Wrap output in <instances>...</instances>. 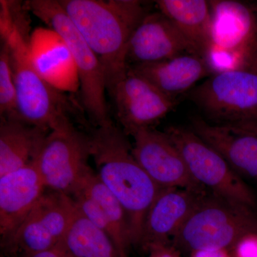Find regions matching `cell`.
<instances>
[{
	"label": "cell",
	"mask_w": 257,
	"mask_h": 257,
	"mask_svg": "<svg viewBox=\"0 0 257 257\" xmlns=\"http://www.w3.org/2000/svg\"><path fill=\"white\" fill-rule=\"evenodd\" d=\"M100 62L106 92L124 78L128 69V43L148 13L139 0H59Z\"/></svg>",
	"instance_id": "1"
},
{
	"label": "cell",
	"mask_w": 257,
	"mask_h": 257,
	"mask_svg": "<svg viewBox=\"0 0 257 257\" xmlns=\"http://www.w3.org/2000/svg\"><path fill=\"white\" fill-rule=\"evenodd\" d=\"M96 174L121 203L127 217L133 246H140L147 211L161 187L134 157L126 134L111 121L89 134Z\"/></svg>",
	"instance_id": "2"
},
{
	"label": "cell",
	"mask_w": 257,
	"mask_h": 257,
	"mask_svg": "<svg viewBox=\"0 0 257 257\" xmlns=\"http://www.w3.org/2000/svg\"><path fill=\"white\" fill-rule=\"evenodd\" d=\"M0 3V34L9 50L19 119L52 131L69 119L67 114L70 105L67 96L47 84L32 63L24 5L5 0Z\"/></svg>",
	"instance_id": "3"
},
{
	"label": "cell",
	"mask_w": 257,
	"mask_h": 257,
	"mask_svg": "<svg viewBox=\"0 0 257 257\" xmlns=\"http://www.w3.org/2000/svg\"><path fill=\"white\" fill-rule=\"evenodd\" d=\"M251 235H257L256 210L211 192L201 197L172 240L192 253L226 251Z\"/></svg>",
	"instance_id": "4"
},
{
	"label": "cell",
	"mask_w": 257,
	"mask_h": 257,
	"mask_svg": "<svg viewBox=\"0 0 257 257\" xmlns=\"http://www.w3.org/2000/svg\"><path fill=\"white\" fill-rule=\"evenodd\" d=\"M211 30L204 59L211 74L257 69V13L234 0H211Z\"/></svg>",
	"instance_id": "5"
},
{
	"label": "cell",
	"mask_w": 257,
	"mask_h": 257,
	"mask_svg": "<svg viewBox=\"0 0 257 257\" xmlns=\"http://www.w3.org/2000/svg\"><path fill=\"white\" fill-rule=\"evenodd\" d=\"M24 7L64 39L78 69L83 107L96 126L110 123L104 72L97 57L71 21L59 0H29Z\"/></svg>",
	"instance_id": "6"
},
{
	"label": "cell",
	"mask_w": 257,
	"mask_h": 257,
	"mask_svg": "<svg viewBox=\"0 0 257 257\" xmlns=\"http://www.w3.org/2000/svg\"><path fill=\"white\" fill-rule=\"evenodd\" d=\"M165 133L178 149L198 183L213 194L256 210L254 193L224 159L192 130L170 126Z\"/></svg>",
	"instance_id": "7"
},
{
	"label": "cell",
	"mask_w": 257,
	"mask_h": 257,
	"mask_svg": "<svg viewBox=\"0 0 257 257\" xmlns=\"http://www.w3.org/2000/svg\"><path fill=\"white\" fill-rule=\"evenodd\" d=\"M190 96L214 124L256 122L257 69L212 74Z\"/></svg>",
	"instance_id": "8"
},
{
	"label": "cell",
	"mask_w": 257,
	"mask_h": 257,
	"mask_svg": "<svg viewBox=\"0 0 257 257\" xmlns=\"http://www.w3.org/2000/svg\"><path fill=\"white\" fill-rule=\"evenodd\" d=\"M90 157L89 135L69 119L47 135L35 163L47 189L71 197L92 170Z\"/></svg>",
	"instance_id": "9"
},
{
	"label": "cell",
	"mask_w": 257,
	"mask_h": 257,
	"mask_svg": "<svg viewBox=\"0 0 257 257\" xmlns=\"http://www.w3.org/2000/svg\"><path fill=\"white\" fill-rule=\"evenodd\" d=\"M77 209L70 196L45 191L13 236L2 245L16 257L55 247L67 234Z\"/></svg>",
	"instance_id": "10"
},
{
	"label": "cell",
	"mask_w": 257,
	"mask_h": 257,
	"mask_svg": "<svg viewBox=\"0 0 257 257\" xmlns=\"http://www.w3.org/2000/svg\"><path fill=\"white\" fill-rule=\"evenodd\" d=\"M109 94L114 99L121 130L130 136L140 130L154 128L176 105L175 99L161 92L130 66L124 78Z\"/></svg>",
	"instance_id": "11"
},
{
	"label": "cell",
	"mask_w": 257,
	"mask_h": 257,
	"mask_svg": "<svg viewBox=\"0 0 257 257\" xmlns=\"http://www.w3.org/2000/svg\"><path fill=\"white\" fill-rule=\"evenodd\" d=\"M132 137L135 140L134 157L159 187L206 192V189L193 178L178 149L165 132L147 128Z\"/></svg>",
	"instance_id": "12"
},
{
	"label": "cell",
	"mask_w": 257,
	"mask_h": 257,
	"mask_svg": "<svg viewBox=\"0 0 257 257\" xmlns=\"http://www.w3.org/2000/svg\"><path fill=\"white\" fill-rule=\"evenodd\" d=\"M32 63L39 75L62 92L80 89L78 69L64 39L49 28H37L29 40Z\"/></svg>",
	"instance_id": "13"
},
{
	"label": "cell",
	"mask_w": 257,
	"mask_h": 257,
	"mask_svg": "<svg viewBox=\"0 0 257 257\" xmlns=\"http://www.w3.org/2000/svg\"><path fill=\"white\" fill-rule=\"evenodd\" d=\"M46 189L35 161L0 177L2 243L13 236Z\"/></svg>",
	"instance_id": "14"
},
{
	"label": "cell",
	"mask_w": 257,
	"mask_h": 257,
	"mask_svg": "<svg viewBox=\"0 0 257 257\" xmlns=\"http://www.w3.org/2000/svg\"><path fill=\"white\" fill-rule=\"evenodd\" d=\"M185 54L194 52L174 23L159 11L148 13L134 31L128 43L127 63H154Z\"/></svg>",
	"instance_id": "15"
},
{
	"label": "cell",
	"mask_w": 257,
	"mask_h": 257,
	"mask_svg": "<svg viewBox=\"0 0 257 257\" xmlns=\"http://www.w3.org/2000/svg\"><path fill=\"white\" fill-rule=\"evenodd\" d=\"M206 192L169 187L162 188L147 211L140 246L170 243Z\"/></svg>",
	"instance_id": "16"
},
{
	"label": "cell",
	"mask_w": 257,
	"mask_h": 257,
	"mask_svg": "<svg viewBox=\"0 0 257 257\" xmlns=\"http://www.w3.org/2000/svg\"><path fill=\"white\" fill-rule=\"evenodd\" d=\"M192 130L221 155L241 178L257 180V135L231 125L192 121Z\"/></svg>",
	"instance_id": "17"
},
{
	"label": "cell",
	"mask_w": 257,
	"mask_h": 257,
	"mask_svg": "<svg viewBox=\"0 0 257 257\" xmlns=\"http://www.w3.org/2000/svg\"><path fill=\"white\" fill-rule=\"evenodd\" d=\"M130 67L175 100L177 96L187 92L201 79L212 75L205 60L194 54Z\"/></svg>",
	"instance_id": "18"
},
{
	"label": "cell",
	"mask_w": 257,
	"mask_h": 257,
	"mask_svg": "<svg viewBox=\"0 0 257 257\" xmlns=\"http://www.w3.org/2000/svg\"><path fill=\"white\" fill-rule=\"evenodd\" d=\"M77 192H82L94 202L96 226L109 235L121 253L128 257V249L133 246L130 227L124 208L117 198L106 188L93 170L88 172L74 194Z\"/></svg>",
	"instance_id": "19"
},
{
	"label": "cell",
	"mask_w": 257,
	"mask_h": 257,
	"mask_svg": "<svg viewBox=\"0 0 257 257\" xmlns=\"http://www.w3.org/2000/svg\"><path fill=\"white\" fill-rule=\"evenodd\" d=\"M49 133L19 120L1 118L0 177L32 163Z\"/></svg>",
	"instance_id": "20"
},
{
	"label": "cell",
	"mask_w": 257,
	"mask_h": 257,
	"mask_svg": "<svg viewBox=\"0 0 257 257\" xmlns=\"http://www.w3.org/2000/svg\"><path fill=\"white\" fill-rule=\"evenodd\" d=\"M159 11L178 29L195 55L204 58L211 30V8L206 0H158Z\"/></svg>",
	"instance_id": "21"
},
{
	"label": "cell",
	"mask_w": 257,
	"mask_h": 257,
	"mask_svg": "<svg viewBox=\"0 0 257 257\" xmlns=\"http://www.w3.org/2000/svg\"><path fill=\"white\" fill-rule=\"evenodd\" d=\"M60 244L72 257H125L110 236L83 215L78 208Z\"/></svg>",
	"instance_id": "22"
},
{
	"label": "cell",
	"mask_w": 257,
	"mask_h": 257,
	"mask_svg": "<svg viewBox=\"0 0 257 257\" xmlns=\"http://www.w3.org/2000/svg\"><path fill=\"white\" fill-rule=\"evenodd\" d=\"M0 114L1 118L20 121L9 50L3 41L0 50Z\"/></svg>",
	"instance_id": "23"
},
{
	"label": "cell",
	"mask_w": 257,
	"mask_h": 257,
	"mask_svg": "<svg viewBox=\"0 0 257 257\" xmlns=\"http://www.w3.org/2000/svg\"><path fill=\"white\" fill-rule=\"evenodd\" d=\"M234 250L236 257H257V235L246 236Z\"/></svg>",
	"instance_id": "24"
},
{
	"label": "cell",
	"mask_w": 257,
	"mask_h": 257,
	"mask_svg": "<svg viewBox=\"0 0 257 257\" xmlns=\"http://www.w3.org/2000/svg\"><path fill=\"white\" fill-rule=\"evenodd\" d=\"M149 257H180L175 246L170 243H155L146 248Z\"/></svg>",
	"instance_id": "25"
},
{
	"label": "cell",
	"mask_w": 257,
	"mask_h": 257,
	"mask_svg": "<svg viewBox=\"0 0 257 257\" xmlns=\"http://www.w3.org/2000/svg\"><path fill=\"white\" fill-rule=\"evenodd\" d=\"M25 257H72L63 247L59 244L55 247L40 252L32 253Z\"/></svg>",
	"instance_id": "26"
},
{
	"label": "cell",
	"mask_w": 257,
	"mask_h": 257,
	"mask_svg": "<svg viewBox=\"0 0 257 257\" xmlns=\"http://www.w3.org/2000/svg\"><path fill=\"white\" fill-rule=\"evenodd\" d=\"M192 257H229L226 250H207L192 253Z\"/></svg>",
	"instance_id": "27"
},
{
	"label": "cell",
	"mask_w": 257,
	"mask_h": 257,
	"mask_svg": "<svg viewBox=\"0 0 257 257\" xmlns=\"http://www.w3.org/2000/svg\"><path fill=\"white\" fill-rule=\"evenodd\" d=\"M231 126H234L240 130L257 135V121L256 122L242 123V124L231 125Z\"/></svg>",
	"instance_id": "28"
},
{
	"label": "cell",
	"mask_w": 257,
	"mask_h": 257,
	"mask_svg": "<svg viewBox=\"0 0 257 257\" xmlns=\"http://www.w3.org/2000/svg\"><path fill=\"white\" fill-rule=\"evenodd\" d=\"M255 10H256V11L257 12V7L256 8H254Z\"/></svg>",
	"instance_id": "29"
}]
</instances>
